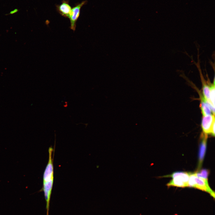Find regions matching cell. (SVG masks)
Wrapping results in <instances>:
<instances>
[{"label":"cell","instance_id":"cell-1","mask_svg":"<svg viewBox=\"0 0 215 215\" xmlns=\"http://www.w3.org/2000/svg\"><path fill=\"white\" fill-rule=\"evenodd\" d=\"M53 151V148L51 147H50L48 149V162L43 175V185L42 189L44 193L46 203V215H49L50 202L54 180L53 160L52 157Z\"/></svg>","mask_w":215,"mask_h":215},{"label":"cell","instance_id":"cell-2","mask_svg":"<svg viewBox=\"0 0 215 215\" xmlns=\"http://www.w3.org/2000/svg\"><path fill=\"white\" fill-rule=\"evenodd\" d=\"M188 186L196 188L207 192L215 197V193L210 187L208 179L199 177L194 173H190L188 182Z\"/></svg>","mask_w":215,"mask_h":215},{"label":"cell","instance_id":"cell-3","mask_svg":"<svg viewBox=\"0 0 215 215\" xmlns=\"http://www.w3.org/2000/svg\"><path fill=\"white\" fill-rule=\"evenodd\" d=\"M190 173L182 172L173 173L170 176L172 179L167 184V185L182 188L188 187Z\"/></svg>","mask_w":215,"mask_h":215},{"label":"cell","instance_id":"cell-4","mask_svg":"<svg viewBox=\"0 0 215 215\" xmlns=\"http://www.w3.org/2000/svg\"><path fill=\"white\" fill-rule=\"evenodd\" d=\"M214 122V115L203 116L201 122L203 132L206 134H211L212 126Z\"/></svg>","mask_w":215,"mask_h":215},{"label":"cell","instance_id":"cell-5","mask_svg":"<svg viewBox=\"0 0 215 215\" xmlns=\"http://www.w3.org/2000/svg\"><path fill=\"white\" fill-rule=\"evenodd\" d=\"M86 2V1H83L72 8L69 18L70 19L71 27L72 29H75L76 22L80 15L81 9Z\"/></svg>","mask_w":215,"mask_h":215},{"label":"cell","instance_id":"cell-6","mask_svg":"<svg viewBox=\"0 0 215 215\" xmlns=\"http://www.w3.org/2000/svg\"><path fill=\"white\" fill-rule=\"evenodd\" d=\"M201 142L199 151V161L198 168L201 167L205 153L207 140L208 138L207 134L202 133L201 135Z\"/></svg>","mask_w":215,"mask_h":215},{"label":"cell","instance_id":"cell-7","mask_svg":"<svg viewBox=\"0 0 215 215\" xmlns=\"http://www.w3.org/2000/svg\"><path fill=\"white\" fill-rule=\"evenodd\" d=\"M57 10L62 16L69 17L72 8L69 3L68 0H63L60 5L56 6Z\"/></svg>","mask_w":215,"mask_h":215},{"label":"cell","instance_id":"cell-8","mask_svg":"<svg viewBox=\"0 0 215 215\" xmlns=\"http://www.w3.org/2000/svg\"><path fill=\"white\" fill-rule=\"evenodd\" d=\"M201 103L200 107L203 116L210 115L211 111L207 100L201 95Z\"/></svg>","mask_w":215,"mask_h":215},{"label":"cell","instance_id":"cell-9","mask_svg":"<svg viewBox=\"0 0 215 215\" xmlns=\"http://www.w3.org/2000/svg\"><path fill=\"white\" fill-rule=\"evenodd\" d=\"M208 84L210 89V100L211 103L214 107H215V81L214 78V83L211 84V83L208 82Z\"/></svg>","mask_w":215,"mask_h":215},{"label":"cell","instance_id":"cell-10","mask_svg":"<svg viewBox=\"0 0 215 215\" xmlns=\"http://www.w3.org/2000/svg\"><path fill=\"white\" fill-rule=\"evenodd\" d=\"M194 173L195 175L199 177L208 179L209 171L208 170L203 169L199 172H197Z\"/></svg>","mask_w":215,"mask_h":215},{"label":"cell","instance_id":"cell-11","mask_svg":"<svg viewBox=\"0 0 215 215\" xmlns=\"http://www.w3.org/2000/svg\"><path fill=\"white\" fill-rule=\"evenodd\" d=\"M18 11V10L17 9H15L13 10H12L9 13V14H13L14 13H17Z\"/></svg>","mask_w":215,"mask_h":215}]
</instances>
